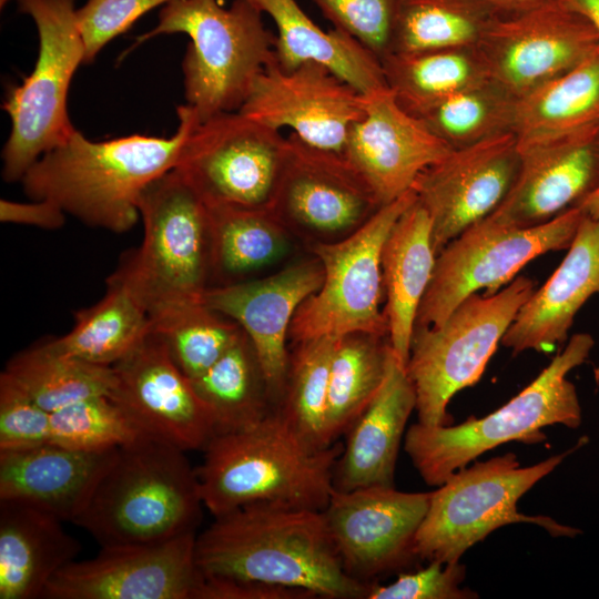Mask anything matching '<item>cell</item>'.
Wrapping results in <instances>:
<instances>
[{
	"label": "cell",
	"instance_id": "d4e9b609",
	"mask_svg": "<svg viewBox=\"0 0 599 599\" xmlns=\"http://www.w3.org/2000/svg\"><path fill=\"white\" fill-rule=\"evenodd\" d=\"M595 294H599V220L583 213L566 257L520 307L501 344L518 354L564 343L576 314Z\"/></svg>",
	"mask_w": 599,
	"mask_h": 599
},
{
	"label": "cell",
	"instance_id": "2e32d148",
	"mask_svg": "<svg viewBox=\"0 0 599 599\" xmlns=\"http://www.w3.org/2000/svg\"><path fill=\"white\" fill-rule=\"evenodd\" d=\"M366 95L325 65L307 61L285 71L275 57L255 79L240 112L271 129L290 128L313 146L342 153L365 113Z\"/></svg>",
	"mask_w": 599,
	"mask_h": 599
},
{
	"label": "cell",
	"instance_id": "5b68a950",
	"mask_svg": "<svg viewBox=\"0 0 599 599\" xmlns=\"http://www.w3.org/2000/svg\"><path fill=\"white\" fill-rule=\"evenodd\" d=\"M595 345L586 333L573 335L564 351L518 395L494 413L459 425H412L404 448L423 480L434 487L484 453L508 441L540 444L550 425L578 428L582 420L576 386L568 373L585 363Z\"/></svg>",
	"mask_w": 599,
	"mask_h": 599
},
{
	"label": "cell",
	"instance_id": "f35d334b",
	"mask_svg": "<svg viewBox=\"0 0 599 599\" xmlns=\"http://www.w3.org/2000/svg\"><path fill=\"white\" fill-rule=\"evenodd\" d=\"M213 270L241 275L273 262L284 251V224L268 209L207 206Z\"/></svg>",
	"mask_w": 599,
	"mask_h": 599
},
{
	"label": "cell",
	"instance_id": "f907efd6",
	"mask_svg": "<svg viewBox=\"0 0 599 599\" xmlns=\"http://www.w3.org/2000/svg\"><path fill=\"white\" fill-rule=\"evenodd\" d=\"M577 207L585 214L599 220V187L586 197Z\"/></svg>",
	"mask_w": 599,
	"mask_h": 599
},
{
	"label": "cell",
	"instance_id": "9a60e30c",
	"mask_svg": "<svg viewBox=\"0 0 599 599\" xmlns=\"http://www.w3.org/2000/svg\"><path fill=\"white\" fill-rule=\"evenodd\" d=\"M429 499L430 493L395 487L334 488L322 512L345 571L374 583L373 579L418 559L414 541Z\"/></svg>",
	"mask_w": 599,
	"mask_h": 599
},
{
	"label": "cell",
	"instance_id": "d590c367",
	"mask_svg": "<svg viewBox=\"0 0 599 599\" xmlns=\"http://www.w3.org/2000/svg\"><path fill=\"white\" fill-rule=\"evenodd\" d=\"M496 14L481 0H400L390 53L476 48Z\"/></svg>",
	"mask_w": 599,
	"mask_h": 599
},
{
	"label": "cell",
	"instance_id": "8d00e7d4",
	"mask_svg": "<svg viewBox=\"0 0 599 599\" xmlns=\"http://www.w3.org/2000/svg\"><path fill=\"white\" fill-rule=\"evenodd\" d=\"M516 104V97L489 80L439 101L415 118L456 150L512 133Z\"/></svg>",
	"mask_w": 599,
	"mask_h": 599
},
{
	"label": "cell",
	"instance_id": "8992f818",
	"mask_svg": "<svg viewBox=\"0 0 599 599\" xmlns=\"http://www.w3.org/2000/svg\"><path fill=\"white\" fill-rule=\"evenodd\" d=\"M262 11L248 0L229 9L217 0H171L158 26L136 44L159 34L185 33L191 41L182 62L185 99L204 121L238 111L266 64L275 57V34Z\"/></svg>",
	"mask_w": 599,
	"mask_h": 599
},
{
	"label": "cell",
	"instance_id": "836d02e7",
	"mask_svg": "<svg viewBox=\"0 0 599 599\" xmlns=\"http://www.w3.org/2000/svg\"><path fill=\"white\" fill-rule=\"evenodd\" d=\"M385 336L337 337L329 370L325 435L328 445L346 434L379 390L393 353Z\"/></svg>",
	"mask_w": 599,
	"mask_h": 599
},
{
	"label": "cell",
	"instance_id": "ac0fdd59",
	"mask_svg": "<svg viewBox=\"0 0 599 599\" xmlns=\"http://www.w3.org/2000/svg\"><path fill=\"white\" fill-rule=\"evenodd\" d=\"M519 167L518 143L508 132L451 150L419 174L413 190L429 215L436 255L501 204Z\"/></svg>",
	"mask_w": 599,
	"mask_h": 599
},
{
	"label": "cell",
	"instance_id": "7402d4cb",
	"mask_svg": "<svg viewBox=\"0 0 599 599\" xmlns=\"http://www.w3.org/2000/svg\"><path fill=\"white\" fill-rule=\"evenodd\" d=\"M380 206L342 153L303 142L291 132L271 211L283 223L318 234L353 232Z\"/></svg>",
	"mask_w": 599,
	"mask_h": 599
},
{
	"label": "cell",
	"instance_id": "bcb514c9",
	"mask_svg": "<svg viewBox=\"0 0 599 599\" xmlns=\"http://www.w3.org/2000/svg\"><path fill=\"white\" fill-rule=\"evenodd\" d=\"M307 590L260 581L203 577L195 599H315Z\"/></svg>",
	"mask_w": 599,
	"mask_h": 599
},
{
	"label": "cell",
	"instance_id": "7c38bea8",
	"mask_svg": "<svg viewBox=\"0 0 599 599\" xmlns=\"http://www.w3.org/2000/svg\"><path fill=\"white\" fill-rule=\"evenodd\" d=\"M583 212L571 207L540 225L518 229L488 216L451 240L436 256L415 327H437L468 296L491 295L531 260L568 248Z\"/></svg>",
	"mask_w": 599,
	"mask_h": 599
},
{
	"label": "cell",
	"instance_id": "f546056e",
	"mask_svg": "<svg viewBox=\"0 0 599 599\" xmlns=\"http://www.w3.org/2000/svg\"><path fill=\"white\" fill-rule=\"evenodd\" d=\"M150 332V318L123 260L106 280V291L94 305L74 313L73 327L48 339L52 352L104 366L131 353Z\"/></svg>",
	"mask_w": 599,
	"mask_h": 599
},
{
	"label": "cell",
	"instance_id": "1f68e13d",
	"mask_svg": "<svg viewBox=\"0 0 599 599\" xmlns=\"http://www.w3.org/2000/svg\"><path fill=\"white\" fill-rule=\"evenodd\" d=\"M191 383L211 414L214 435L252 428L275 410L260 362L244 331Z\"/></svg>",
	"mask_w": 599,
	"mask_h": 599
},
{
	"label": "cell",
	"instance_id": "681fc988",
	"mask_svg": "<svg viewBox=\"0 0 599 599\" xmlns=\"http://www.w3.org/2000/svg\"><path fill=\"white\" fill-rule=\"evenodd\" d=\"M487 3L496 13H507L522 10L545 0H481Z\"/></svg>",
	"mask_w": 599,
	"mask_h": 599
},
{
	"label": "cell",
	"instance_id": "52a82bcc",
	"mask_svg": "<svg viewBox=\"0 0 599 599\" xmlns=\"http://www.w3.org/2000/svg\"><path fill=\"white\" fill-rule=\"evenodd\" d=\"M586 443L583 437L569 450L529 467H520L516 455L508 453L455 471L430 491L428 510L415 536L416 557L428 562L459 561L468 548L491 531L515 522L538 525L554 537L581 534L547 516L520 514L517 501Z\"/></svg>",
	"mask_w": 599,
	"mask_h": 599
},
{
	"label": "cell",
	"instance_id": "ffe728a7",
	"mask_svg": "<svg viewBox=\"0 0 599 599\" xmlns=\"http://www.w3.org/2000/svg\"><path fill=\"white\" fill-rule=\"evenodd\" d=\"M324 280L316 260L291 265L265 278L207 287L202 302L237 323L251 341L274 409L283 397L290 355L286 338L300 305Z\"/></svg>",
	"mask_w": 599,
	"mask_h": 599
},
{
	"label": "cell",
	"instance_id": "4dcf8cb0",
	"mask_svg": "<svg viewBox=\"0 0 599 599\" xmlns=\"http://www.w3.org/2000/svg\"><path fill=\"white\" fill-rule=\"evenodd\" d=\"M599 125V47L586 59L517 99L518 146Z\"/></svg>",
	"mask_w": 599,
	"mask_h": 599
},
{
	"label": "cell",
	"instance_id": "d6986e66",
	"mask_svg": "<svg viewBox=\"0 0 599 599\" xmlns=\"http://www.w3.org/2000/svg\"><path fill=\"white\" fill-rule=\"evenodd\" d=\"M112 368L110 397L145 435L183 450L204 449L214 436L211 414L159 335L150 331Z\"/></svg>",
	"mask_w": 599,
	"mask_h": 599
},
{
	"label": "cell",
	"instance_id": "cb8c5ba5",
	"mask_svg": "<svg viewBox=\"0 0 599 599\" xmlns=\"http://www.w3.org/2000/svg\"><path fill=\"white\" fill-rule=\"evenodd\" d=\"M118 449L81 450L47 443L0 450V500L22 501L72 522Z\"/></svg>",
	"mask_w": 599,
	"mask_h": 599
},
{
	"label": "cell",
	"instance_id": "74e56055",
	"mask_svg": "<svg viewBox=\"0 0 599 599\" xmlns=\"http://www.w3.org/2000/svg\"><path fill=\"white\" fill-rule=\"evenodd\" d=\"M337 337L297 343L290 356L286 384L277 410L309 445L325 448L329 370ZM333 445V444H332Z\"/></svg>",
	"mask_w": 599,
	"mask_h": 599
},
{
	"label": "cell",
	"instance_id": "e0dca14e",
	"mask_svg": "<svg viewBox=\"0 0 599 599\" xmlns=\"http://www.w3.org/2000/svg\"><path fill=\"white\" fill-rule=\"evenodd\" d=\"M195 532L167 541L101 547L88 560L64 566L47 585L45 599H195L203 575Z\"/></svg>",
	"mask_w": 599,
	"mask_h": 599
},
{
	"label": "cell",
	"instance_id": "6da1fadb",
	"mask_svg": "<svg viewBox=\"0 0 599 599\" xmlns=\"http://www.w3.org/2000/svg\"><path fill=\"white\" fill-rule=\"evenodd\" d=\"M214 518L195 540L203 577L300 588L316 598L367 599L372 583L345 571L322 511L252 504Z\"/></svg>",
	"mask_w": 599,
	"mask_h": 599
},
{
	"label": "cell",
	"instance_id": "484cf974",
	"mask_svg": "<svg viewBox=\"0 0 599 599\" xmlns=\"http://www.w3.org/2000/svg\"><path fill=\"white\" fill-rule=\"evenodd\" d=\"M414 409V385L393 352L379 390L346 433L334 468V488L394 487L400 440Z\"/></svg>",
	"mask_w": 599,
	"mask_h": 599
},
{
	"label": "cell",
	"instance_id": "c3c4849f",
	"mask_svg": "<svg viewBox=\"0 0 599 599\" xmlns=\"http://www.w3.org/2000/svg\"><path fill=\"white\" fill-rule=\"evenodd\" d=\"M586 17L599 33V0H560Z\"/></svg>",
	"mask_w": 599,
	"mask_h": 599
},
{
	"label": "cell",
	"instance_id": "83f0119b",
	"mask_svg": "<svg viewBox=\"0 0 599 599\" xmlns=\"http://www.w3.org/2000/svg\"><path fill=\"white\" fill-rule=\"evenodd\" d=\"M436 256L429 215L416 197L392 227L382 251L387 337L405 367L417 312L432 278Z\"/></svg>",
	"mask_w": 599,
	"mask_h": 599
},
{
	"label": "cell",
	"instance_id": "60d3db41",
	"mask_svg": "<svg viewBox=\"0 0 599 599\" xmlns=\"http://www.w3.org/2000/svg\"><path fill=\"white\" fill-rule=\"evenodd\" d=\"M145 435L110 396H95L51 413V443L81 450L121 447Z\"/></svg>",
	"mask_w": 599,
	"mask_h": 599
},
{
	"label": "cell",
	"instance_id": "8fae6325",
	"mask_svg": "<svg viewBox=\"0 0 599 599\" xmlns=\"http://www.w3.org/2000/svg\"><path fill=\"white\" fill-rule=\"evenodd\" d=\"M415 200L412 189L380 206L349 236L313 246L324 280L293 317L290 335L295 342L351 333L387 336V318L379 308L384 291L382 251L392 227Z\"/></svg>",
	"mask_w": 599,
	"mask_h": 599
},
{
	"label": "cell",
	"instance_id": "ba28073f",
	"mask_svg": "<svg viewBox=\"0 0 599 599\" xmlns=\"http://www.w3.org/2000/svg\"><path fill=\"white\" fill-rule=\"evenodd\" d=\"M138 209L143 241L122 260L149 318L201 302L213 270L207 205L173 169L143 190Z\"/></svg>",
	"mask_w": 599,
	"mask_h": 599
},
{
	"label": "cell",
	"instance_id": "30bf717a",
	"mask_svg": "<svg viewBox=\"0 0 599 599\" xmlns=\"http://www.w3.org/2000/svg\"><path fill=\"white\" fill-rule=\"evenodd\" d=\"M18 3L19 11L34 20L39 52L32 72L9 90L3 103L12 123L2 151L6 182L20 181L43 154L75 132L68 115V92L84 59L74 0H18Z\"/></svg>",
	"mask_w": 599,
	"mask_h": 599
},
{
	"label": "cell",
	"instance_id": "e575fe53",
	"mask_svg": "<svg viewBox=\"0 0 599 599\" xmlns=\"http://www.w3.org/2000/svg\"><path fill=\"white\" fill-rule=\"evenodd\" d=\"M3 373L49 413L91 397L110 396L114 386L112 366L52 352L43 343L16 354Z\"/></svg>",
	"mask_w": 599,
	"mask_h": 599
},
{
	"label": "cell",
	"instance_id": "ee69618b",
	"mask_svg": "<svg viewBox=\"0 0 599 599\" xmlns=\"http://www.w3.org/2000/svg\"><path fill=\"white\" fill-rule=\"evenodd\" d=\"M169 1L89 0L75 12L84 45L83 63H91L108 42L124 33L144 13Z\"/></svg>",
	"mask_w": 599,
	"mask_h": 599
},
{
	"label": "cell",
	"instance_id": "ab89813d",
	"mask_svg": "<svg viewBox=\"0 0 599 599\" xmlns=\"http://www.w3.org/2000/svg\"><path fill=\"white\" fill-rule=\"evenodd\" d=\"M150 331L161 337L190 380L205 373L243 333L237 323L202 301L150 319Z\"/></svg>",
	"mask_w": 599,
	"mask_h": 599
},
{
	"label": "cell",
	"instance_id": "816d5d0a",
	"mask_svg": "<svg viewBox=\"0 0 599 599\" xmlns=\"http://www.w3.org/2000/svg\"><path fill=\"white\" fill-rule=\"evenodd\" d=\"M8 0H1V6H3Z\"/></svg>",
	"mask_w": 599,
	"mask_h": 599
},
{
	"label": "cell",
	"instance_id": "44dd1931",
	"mask_svg": "<svg viewBox=\"0 0 599 599\" xmlns=\"http://www.w3.org/2000/svg\"><path fill=\"white\" fill-rule=\"evenodd\" d=\"M450 151L385 88L366 95L365 113L342 154L383 206L410 191L419 174Z\"/></svg>",
	"mask_w": 599,
	"mask_h": 599
},
{
	"label": "cell",
	"instance_id": "277c9868",
	"mask_svg": "<svg viewBox=\"0 0 599 599\" xmlns=\"http://www.w3.org/2000/svg\"><path fill=\"white\" fill-rule=\"evenodd\" d=\"M184 451L149 435L119 447L72 522L100 547L152 545L195 532L203 502Z\"/></svg>",
	"mask_w": 599,
	"mask_h": 599
},
{
	"label": "cell",
	"instance_id": "603a6c76",
	"mask_svg": "<svg viewBox=\"0 0 599 599\" xmlns=\"http://www.w3.org/2000/svg\"><path fill=\"white\" fill-rule=\"evenodd\" d=\"M520 167L494 222L526 229L578 206L599 187V125L518 146Z\"/></svg>",
	"mask_w": 599,
	"mask_h": 599
},
{
	"label": "cell",
	"instance_id": "4316f807",
	"mask_svg": "<svg viewBox=\"0 0 599 599\" xmlns=\"http://www.w3.org/2000/svg\"><path fill=\"white\" fill-rule=\"evenodd\" d=\"M55 516L17 500H0V599H34L81 546Z\"/></svg>",
	"mask_w": 599,
	"mask_h": 599
},
{
	"label": "cell",
	"instance_id": "b9f144b4",
	"mask_svg": "<svg viewBox=\"0 0 599 599\" xmlns=\"http://www.w3.org/2000/svg\"><path fill=\"white\" fill-rule=\"evenodd\" d=\"M334 28L346 32L382 60L390 53L400 0H312Z\"/></svg>",
	"mask_w": 599,
	"mask_h": 599
},
{
	"label": "cell",
	"instance_id": "7dc6e473",
	"mask_svg": "<svg viewBox=\"0 0 599 599\" xmlns=\"http://www.w3.org/2000/svg\"><path fill=\"white\" fill-rule=\"evenodd\" d=\"M0 221L57 230L63 226L65 212L48 200H33L31 203L1 200Z\"/></svg>",
	"mask_w": 599,
	"mask_h": 599
},
{
	"label": "cell",
	"instance_id": "3957f363",
	"mask_svg": "<svg viewBox=\"0 0 599 599\" xmlns=\"http://www.w3.org/2000/svg\"><path fill=\"white\" fill-rule=\"evenodd\" d=\"M204 451L199 490L216 517L252 504L323 511L343 445L316 448L273 410L252 428L214 435Z\"/></svg>",
	"mask_w": 599,
	"mask_h": 599
},
{
	"label": "cell",
	"instance_id": "f1b7e54d",
	"mask_svg": "<svg viewBox=\"0 0 599 599\" xmlns=\"http://www.w3.org/2000/svg\"><path fill=\"white\" fill-rule=\"evenodd\" d=\"M248 1L276 26L274 53L281 69L291 71L315 61L365 95L387 88L377 55L344 31L319 28L296 0Z\"/></svg>",
	"mask_w": 599,
	"mask_h": 599
},
{
	"label": "cell",
	"instance_id": "f6af8a7d",
	"mask_svg": "<svg viewBox=\"0 0 599 599\" xmlns=\"http://www.w3.org/2000/svg\"><path fill=\"white\" fill-rule=\"evenodd\" d=\"M466 567L460 561H429L416 571L400 573L388 585L372 583L367 599H475L478 593L460 588Z\"/></svg>",
	"mask_w": 599,
	"mask_h": 599
},
{
	"label": "cell",
	"instance_id": "7bdbcfd3",
	"mask_svg": "<svg viewBox=\"0 0 599 599\" xmlns=\"http://www.w3.org/2000/svg\"><path fill=\"white\" fill-rule=\"evenodd\" d=\"M51 443V413L0 374V450Z\"/></svg>",
	"mask_w": 599,
	"mask_h": 599
},
{
	"label": "cell",
	"instance_id": "4fadbf2b",
	"mask_svg": "<svg viewBox=\"0 0 599 599\" xmlns=\"http://www.w3.org/2000/svg\"><path fill=\"white\" fill-rule=\"evenodd\" d=\"M286 152L280 131L223 112L192 128L175 170L207 206L270 210Z\"/></svg>",
	"mask_w": 599,
	"mask_h": 599
},
{
	"label": "cell",
	"instance_id": "5bb4252c",
	"mask_svg": "<svg viewBox=\"0 0 599 599\" xmlns=\"http://www.w3.org/2000/svg\"><path fill=\"white\" fill-rule=\"evenodd\" d=\"M599 47L592 23L560 0L497 13L476 47L489 80L517 99Z\"/></svg>",
	"mask_w": 599,
	"mask_h": 599
},
{
	"label": "cell",
	"instance_id": "d6a6232c",
	"mask_svg": "<svg viewBox=\"0 0 599 599\" xmlns=\"http://www.w3.org/2000/svg\"><path fill=\"white\" fill-rule=\"evenodd\" d=\"M380 62L387 88L414 116L459 91L489 81L477 48L392 52Z\"/></svg>",
	"mask_w": 599,
	"mask_h": 599
},
{
	"label": "cell",
	"instance_id": "9c48e42d",
	"mask_svg": "<svg viewBox=\"0 0 599 599\" xmlns=\"http://www.w3.org/2000/svg\"><path fill=\"white\" fill-rule=\"evenodd\" d=\"M535 291L519 276L491 295L471 294L437 327H415L406 372L416 394L418 423L447 426V405L481 377L520 307Z\"/></svg>",
	"mask_w": 599,
	"mask_h": 599
},
{
	"label": "cell",
	"instance_id": "7a4b0ae2",
	"mask_svg": "<svg viewBox=\"0 0 599 599\" xmlns=\"http://www.w3.org/2000/svg\"><path fill=\"white\" fill-rule=\"evenodd\" d=\"M176 112L179 126L170 138L134 134L93 142L75 130L29 167L20 180L24 193L53 202L89 226L128 232L140 217L141 193L175 169L190 131L200 122L189 104Z\"/></svg>",
	"mask_w": 599,
	"mask_h": 599
}]
</instances>
